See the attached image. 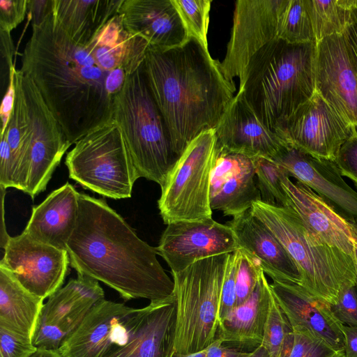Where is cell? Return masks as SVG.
<instances>
[{
  "label": "cell",
  "instance_id": "5bb4252c",
  "mask_svg": "<svg viewBox=\"0 0 357 357\" xmlns=\"http://www.w3.org/2000/svg\"><path fill=\"white\" fill-rule=\"evenodd\" d=\"M3 249L0 267L31 293L45 299L61 288L70 264L66 250L36 241L24 232L10 237Z\"/></svg>",
  "mask_w": 357,
  "mask_h": 357
},
{
  "label": "cell",
  "instance_id": "4dcf8cb0",
  "mask_svg": "<svg viewBox=\"0 0 357 357\" xmlns=\"http://www.w3.org/2000/svg\"><path fill=\"white\" fill-rule=\"evenodd\" d=\"M15 100L8 126L1 137L6 139L13 157L16 188L25 192L28 174L29 126L26 106L20 82L15 77Z\"/></svg>",
  "mask_w": 357,
  "mask_h": 357
},
{
  "label": "cell",
  "instance_id": "8fae6325",
  "mask_svg": "<svg viewBox=\"0 0 357 357\" xmlns=\"http://www.w3.org/2000/svg\"><path fill=\"white\" fill-rule=\"evenodd\" d=\"M355 126L345 121L315 90L275 128L287 144L314 157L335 161Z\"/></svg>",
  "mask_w": 357,
  "mask_h": 357
},
{
  "label": "cell",
  "instance_id": "836d02e7",
  "mask_svg": "<svg viewBox=\"0 0 357 357\" xmlns=\"http://www.w3.org/2000/svg\"><path fill=\"white\" fill-rule=\"evenodd\" d=\"M293 342L292 327L272 292L261 345L270 357H287Z\"/></svg>",
  "mask_w": 357,
  "mask_h": 357
},
{
  "label": "cell",
  "instance_id": "6f0895ef",
  "mask_svg": "<svg viewBox=\"0 0 357 357\" xmlns=\"http://www.w3.org/2000/svg\"><path fill=\"white\" fill-rule=\"evenodd\" d=\"M206 349L200 351L190 353V354H181L174 352L172 357H206Z\"/></svg>",
  "mask_w": 357,
  "mask_h": 357
},
{
  "label": "cell",
  "instance_id": "5b68a950",
  "mask_svg": "<svg viewBox=\"0 0 357 357\" xmlns=\"http://www.w3.org/2000/svg\"><path fill=\"white\" fill-rule=\"evenodd\" d=\"M252 213L280 241L296 264L301 286L329 305L347 288L356 286L352 256L314 235L290 206L255 202Z\"/></svg>",
  "mask_w": 357,
  "mask_h": 357
},
{
  "label": "cell",
  "instance_id": "e0dca14e",
  "mask_svg": "<svg viewBox=\"0 0 357 357\" xmlns=\"http://www.w3.org/2000/svg\"><path fill=\"white\" fill-rule=\"evenodd\" d=\"M288 205L301 217L307 229L324 243L352 256L357 239L356 219L337 209L311 188L289 176L282 181Z\"/></svg>",
  "mask_w": 357,
  "mask_h": 357
},
{
  "label": "cell",
  "instance_id": "b9f144b4",
  "mask_svg": "<svg viewBox=\"0 0 357 357\" xmlns=\"http://www.w3.org/2000/svg\"><path fill=\"white\" fill-rule=\"evenodd\" d=\"M26 13L27 0H0V31L11 33Z\"/></svg>",
  "mask_w": 357,
  "mask_h": 357
},
{
  "label": "cell",
  "instance_id": "484cf974",
  "mask_svg": "<svg viewBox=\"0 0 357 357\" xmlns=\"http://www.w3.org/2000/svg\"><path fill=\"white\" fill-rule=\"evenodd\" d=\"M96 304L68 284L60 288L43 306L33 344L37 348L59 349Z\"/></svg>",
  "mask_w": 357,
  "mask_h": 357
},
{
  "label": "cell",
  "instance_id": "cb8c5ba5",
  "mask_svg": "<svg viewBox=\"0 0 357 357\" xmlns=\"http://www.w3.org/2000/svg\"><path fill=\"white\" fill-rule=\"evenodd\" d=\"M128 342L107 357H172L176 323L174 295L150 302Z\"/></svg>",
  "mask_w": 357,
  "mask_h": 357
},
{
  "label": "cell",
  "instance_id": "7402d4cb",
  "mask_svg": "<svg viewBox=\"0 0 357 357\" xmlns=\"http://www.w3.org/2000/svg\"><path fill=\"white\" fill-rule=\"evenodd\" d=\"M119 15L125 28L150 47H173L189 38L172 0H123Z\"/></svg>",
  "mask_w": 357,
  "mask_h": 357
},
{
  "label": "cell",
  "instance_id": "db71d44e",
  "mask_svg": "<svg viewBox=\"0 0 357 357\" xmlns=\"http://www.w3.org/2000/svg\"><path fill=\"white\" fill-rule=\"evenodd\" d=\"M1 228H0V245L1 248H4L9 241L10 236L6 231L4 220V197L6 195V189L1 187Z\"/></svg>",
  "mask_w": 357,
  "mask_h": 357
},
{
  "label": "cell",
  "instance_id": "d4e9b609",
  "mask_svg": "<svg viewBox=\"0 0 357 357\" xmlns=\"http://www.w3.org/2000/svg\"><path fill=\"white\" fill-rule=\"evenodd\" d=\"M79 195L69 183L52 191L39 205L33 207L22 232L36 241L66 250L77 221Z\"/></svg>",
  "mask_w": 357,
  "mask_h": 357
},
{
  "label": "cell",
  "instance_id": "9a60e30c",
  "mask_svg": "<svg viewBox=\"0 0 357 357\" xmlns=\"http://www.w3.org/2000/svg\"><path fill=\"white\" fill-rule=\"evenodd\" d=\"M240 248L231 227L212 218L167 225L156 248L172 273L181 271L199 260L232 253Z\"/></svg>",
  "mask_w": 357,
  "mask_h": 357
},
{
  "label": "cell",
  "instance_id": "277c9868",
  "mask_svg": "<svg viewBox=\"0 0 357 357\" xmlns=\"http://www.w3.org/2000/svg\"><path fill=\"white\" fill-rule=\"evenodd\" d=\"M316 43L291 44L276 38L250 59L239 79L242 92L259 120L275 132L316 90Z\"/></svg>",
  "mask_w": 357,
  "mask_h": 357
},
{
  "label": "cell",
  "instance_id": "6da1fadb",
  "mask_svg": "<svg viewBox=\"0 0 357 357\" xmlns=\"http://www.w3.org/2000/svg\"><path fill=\"white\" fill-rule=\"evenodd\" d=\"M21 63L20 70L34 83L71 144L113 121L114 97L130 75L101 68L52 14L32 26Z\"/></svg>",
  "mask_w": 357,
  "mask_h": 357
},
{
  "label": "cell",
  "instance_id": "ba28073f",
  "mask_svg": "<svg viewBox=\"0 0 357 357\" xmlns=\"http://www.w3.org/2000/svg\"><path fill=\"white\" fill-rule=\"evenodd\" d=\"M69 177L114 199L131 197L138 179L123 135L112 121L88 133L66 155Z\"/></svg>",
  "mask_w": 357,
  "mask_h": 357
},
{
  "label": "cell",
  "instance_id": "816d5d0a",
  "mask_svg": "<svg viewBox=\"0 0 357 357\" xmlns=\"http://www.w3.org/2000/svg\"><path fill=\"white\" fill-rule=\"evenodd\" d=\"M345 357H357V326L342 324Z\"/></svg>",
  "mask_w": 357,
  "mask_h": 357
},
{
  "label": "cell",
  "instance_id": "4316f807",
  "mask_svg": "<svg viewBox=\"0 0 357 357\" xmlns=\"http://www.w3.org/2000/svg\"><path fill=\"white\" fill-rule=\"evenodd\" d=\"M149 43L130 33L119 15L110 19L86 45L92 56L103 70L123 69L133 73L144 61Z\"/></svg>",
  "mask_w": 357,
  "mask_h": 357
},
{
  "label": "cell",
  "instance_id": "9f6ffc18",
  "mask_svg": "<svg viewBox=\"0 0 357 357\" xmlns=\"http://www.w3.org/2000/svg\"><path fill=\"white\" fill-rule=\"evenodd\" d=\"M248 357H270L268 351L261 344L255 348Z\"/></svg>",
  "mask_w": 357,
  "mask_h": 357
},
{
  "label": "cell",
  "instance_id": "c3c4849f",
  "mask_svg": "<svg viewBox=\"0 0 357 357\" xmlns=\"http://www.w3.org/2000/svg\"><path fill=\"white\" fill-rule=\"evenodd\" d=\"M53 12V0H27V13L31 26L43 24Z\"/></svg>",
  "mask_w": 357,
  "mask_h": 357
},
{
  "label": "cell",
  "instance_id": "f5cc1de1",
  "mask_svg": "<svg viewBox=\"0 0 357 357\" xmlns=\"http://www.w3.org/2000/svg\"><path fill=\"white\" fill-rule=\"evenodd\" d=\"M344 36L354 61L357 76V20L356 15L353 23L347 28Z\"/></svg>",
  "mask_w": 357,
  "mask_h": 357
},
{
  "label": "cell",
  "instance_id": "4fadbf2b",
  "mask_svg": "<svg viewBox=\"0 0 357 357\" xmlns=\"http://www.w3.org/2000/svg\"><path fill=\"white\" fill-rule=\"evenodd\" d=\"M282 0H238L233 26L220 68L233 82L243 77L251 57L265 45L278 38V20Z\"/></svg>",
  "mask_w": 357,
  "mask_h": 357
},
{
  "label": "cell",
  "instance_id": "ab89813d",
  "mask_svg": "<svg viewBox=\"0 0 357 357\" xmlns=\"http://www.w3.org/2000/svg\"><path fill=\"white\" fill-rule=\"evenodd\" d=\"M341 175L351 179L357 189V126L340 148L335 160Z\"/></svg>",
  "mask_w": 357,
  "mask_h": 357
},
{
  "label": "cell",
  "instance_id": "f35d334b",
  "mask_svg": "<svg viewBox=\"0 0 357 357\" xmlns=\"http://www.w3.org/2000/svg\"><path fill=\"white\" fill-rule=\"evenodd\" d=\"M37 349L32 340L0 326V357H29Z\"/></svg>",
  "mask_w": 357,
  "mask_h": 357
},
{
  "label": "cell",
  "instance_id": "d6a6232c",
  "mask_svg": "<svg viewBox=\"0 0 357 357\" xmlns=\"http://www.w3.org/2000/svg\"><path fill=\"white\" fill-rule=\"evenodd\" d=\"M278 38L291 44L315 43L305 0H282Z\"/></svg>",
  "mask_w": 357,
  "mask_h": 357
},
{
  "label": "cell",
  "instance_id": "44dd1931",
  "mask_svg": "<svg viewBox=\"0 0 357 357\" xmlns=\"http://www.w3.org/2000/svg\"><path fill=\"white\" fill-rule=\"evenodd\" d=\"M272 292L291 327H302L331 347L344 349L341 323L331 305L297 284L273 281Z\"/></svg>",
  "mask_w": 357,
  "mask_h": 357
},
{
  "label": "cell",
  "instance_id": "f1b7e54d",
  "mask_svg": "<svg viewBox=\"0 0 357 357\" xmlns=\"http://www.w3.org/2000/svg\"><path fill=\"white\" fill-rule=\"evenodd\" d=\"M123 0H53L54 20L75 43L86 46L119 14Z\"/></svg>",
  "mask_w": 357,
  "mask_h": 357
},
{
  "label": "cell",
  "instance_id": "7c38bea8",
  "mask_svg": "<svg viewBox=\"0 0 357 357\" xmlns=\"http://www.w3.org/2000/svg\"><path fill=\"white\" fill-rule=\"evenodd\" d=\"M146 310L104 299L92 307L58 350L63 357H107L128 342Z\"/></svg>",
  "mask_w": 357,
  "mask_h": 357
},
{
  "label": "cell",
  "instance_id": "83f0119b",
  "mask_svg": "<svg viewBox=\"0 0 357 357\" xmlns=\"http://www.w3.org/2000/svg\"><path fill=\"white\" fill-rule=\"evenodd\" d=\"M271 296L270 283L263 271L249 298L234 307L220 322L217 339L223 344L255 348L261 345Z\"/></svg>",
  "mask_w": 357,
  "mask_h": 357
},
{
  "label": "cell",
  "instance_id": "91938a15",
  "mask_svg": "<svg viewBox=\"0 0 357 357\" xmlns=\"http://www.w3.org/2000/svg\"><path fill=\"white\" fill-rule=\"evenodd\" d=\"M356 20H357V12H356Z\"/></svg>",
  "mask_w": 357,
  "mask_h": 357
},
{
  "label": "cell",
  "instance_id": "e575fe53",
  "mask_svg": "<svg viewBox=\"0 0 357 357\" xmlns=\"http://www.w3.org/2000/svg\"><path fill=\"white\" fill-rule=\"evenodd\" d=\"M253 160L261 201L268 204L287 207L289 199L282 181L289 176L287 173L270 159L259 157Z\"/></svg>",
  "mask_w": 357,
  "mask_h": 357
},
{
  "label": "cell",
  "instance_id": "ee69618b",
  "mask_svg": "<svg viewBox=\"0 0 357 357\" xmlns=\"http://www.w3.org/2000/svg\"><path fill=\"white\" fill-rule=\"evenodd\" d=\"M0 186L5 189L16 188L15 171L8 144L1 137L0 144Z\"/></svg>",
  "mask_w": 357,
  "mask_h": 357
},
{
  "label": "cell",
  "instance_id": "f546056e",
  "mask_svg": "<svg viewBox=\"0 0 357 357\" xmlns=\"http://www.w3.org/2000/svg\"><path fill=\"white\" fill-rule=\"evenodd\" d=\"M44 300L0 267L1 327L32 340Z\"/></svg>",
  "mask_w": 357,
  "mask_h": 357
},
{
  "label": "cell",
  "instance_id": "3957f363",
  "mask_svg": "<svg viewBox=\"0 0 357 357\" xmlns=\"http://www.w3.org/2000/svg\"><path fill=\"white\" fill-rule=\"evenodd\" d=\"M143 68L180 157L202 132L214 129L234 98L236 87L220 63L194 37L169 48L149 46Z\"/></svg>",
  "mask_w": 357,
  "mask_h": 357
},
{
  "label": "cell",
  "instance_id": "9c48e42d",
  "mask_svg": "<svg viewBox=\"0 0 357 357\" xmlns=\"http://www.w3.org/2000/svg\"><path fill=\"white\" fill-rule=\"evenodd\" d=\"M217 149L215 129L202 132L186 147L161 188L158 201L167 225L212 218L211 174Z\"/></svg>",
  "mask_w": 357,
  "mask_h": 357
},
{
  "label": "cell",
  "instance_id": "680465c9",
  "mask_svg": "<svg viewBox=\"0 0 357 357\" xmlns=\"http://www.w3.org/2000/svg\"><path fill=\"white\" fill-rule=\"evenodd\" d=\"M356 228H357V220H356ZM352 257L355 264L356 275V287H357V239L354 243V251Z\"/></svg>",
  "mask_w": 357,
  "mask_h": 357
},
{
  "label": "cell",
  "instance_id": "52a82bcc",
  "mask_svg": "<svg viewBox=\"0 0 357 357\" xmlns=\"http://www.w3.org/2000/svg\"><path fill=\"white\" fill-rule=\"evenodd\" d=\"M229 254L199 260L172 273L176 305L174 352L200 351L217 339L222 288Z\"/></svg>",
  "mask_w": 357,
  "mask_h": 357
},
{
  "label": "cell",
  "instance_id": "74e56055",
  "mask_svg": "<svg viewBox=\"0 0 357 357\" xmlns=\"http://www.w3.org/2000/svg\"><path fill=\"white\" fill-rule=\"evenodd\" d=\"M237 260L238 255L236 251L229 255L222 288L219 324L234 309L236 305Z\"/></svg>",
  "mask_w": 357,
  "mask_h": 357
},
{
  "label": "cell",
  "instance_id": "ffe728a7",
  "mask_svg": "<svg viewBox=\"0 0 357 357\" xmlns=\"http://www.w3.org/2000/svg\"><path fill=\"white\" fill-rule=\"evenodd\" d=\"M214 129L220 145L252 158L261 157L272 160L287 144L262 124L243 93L239 91Z\"/></svg>",
  "mask_w": 357,
  "mask_h": 357
},
{
  "label": "cell",
  "instance_id": "f907efd6",
  "mask_svg": "<svg viewBox=\"0 0 357 357\" xmlns=\"http://www.w3.org/2000/svg\"><path fill=\"white\" fill-rule=\"evenodd\" d=\"M305 357H345V355L344 349H335L318 340Z\"/></svg>",
  "mask_w": 357,
  "mask_h": 357
},
{
  "label": "cell",
  "instance_id": "7a4b0ae2",
  "mask_svg": "<svg viewBox=\"0 0 357 357\" xmlns=\"http://www.w3.org/2000/svg\"><path fill=\"white\" fill-rule=\"evenodd\" d=\"M66 251L77 273L102 282L126 301L156 302L173 295L174 281L158 260L156 248L139 238L104 199L79 192Z\"/></svg>",
  "mask_w": 357,
  "mask_h": 357
},
{
  "label": "cell",
  "instance_id": "ac0fdd59",
  "mask_svg": "<svg viewBox=\"0 0 357 357\" xmlns=\"http://www.w3.org/2000/svg\"><path fill=\"white\" fill-rule=\"evenodd\" d=\"M271 160L340 211L357 218V192L342 178L335 161L314 157L289 144Z\"/></svg>",
  "mask_w": 357,
  "mask_h": 357
},
{
  "label": "cell",
  "instance_id": "1f68e13d",
  "mask_svg": "<svg viewBox=\"0 0 357 357\" xmlns=\"http://www.w3.org/2000/svg\"><path fill=\"white\" fill-rule=\"evenodd\" d=\"M316 44L333 35H343L353 23L357 0H305Z\"/></svg>",
  "mask_w": 357,
  "mask_h": 357
},
{
  "label": "cell",
  "instance_id": "d6986e66",
  "mask_svg": "<svg viewBox=\"0 0 357 357\" xmlns=\"http://www.w3.org/2000/svg\"><path fill=\"white\" fill-rule=\"evenodd\" d=\"M258 200L261 197L253 158L230 151L217 142L210 188L212 210L234 217Z\"/></svg>",
  "mask_w": 357,
  "mask_h": 357
},
{
  "label": "cell",
  "instance_id": "30bf717a",
  "mask_svg": "<svg viewBox=\"0 0 357 357\" xmlns=\"http://www.w3.org/2000/svg\"><path fill=\"white\" fill-rule=\"evenodd\" d=\"M15 77L23 90L30 132L24 192L34 199L46 189L53 172L71 144L34 83L20 69H16Z\"/></svg>",
  "mask_w": 357,
  "mask_h": 357
},
{
  "label": "cell",
  "instance_id": "60d3db41",
  "mask_svg": "<svg viewBox=\"0 0 357 357\" xmlns=\"http://www.w3.org/2000/svg\"><path fill=\"white\" fill-rule=\"evenodd\" d=\"M335 317L343 324L357 326V287L346 289L337 302L331 306Z\"/></svg>",
  "mask_w": 357,
  "mask_h": 357
},
{
  "label": "cell",
  "instance_id": "2e32d148",
  "mask_svg": "<svg viewBox=\"0 0 357 357\" xmlns=\"http://www.w3.org/2000/svg\"><path fill=\"white\" fill-rule=\"evenodd\" d=\"M316 90L349 123L357 126V76L343 35L316 44Z\"/></svg>",
  "mask_w": 357,
  "mask_h": 357
},
{
  "label": "cell",
  "instance_id": "bcb514c9",
  "mask_svg": "<svg viewBox=\"0 0 357 357\" xmlns=\"http://www.w3.org/2000/svg\"><path fill=\"white\" fill-rule=\"evenodd\" d=\"M15 70L16 68L14 65L11 67L10 70L8 86L6 87L5 94L3 95L0 107V135L3 134L14 108L15 100Z\"/></svg>",
  "mask_w": 357,
  "mask_h": 357
},
{
  "label": "cell",
  "instance_id": "603a6c76",
  "mask_svg": "<svg viewBox=\"0 0 357 357\" xmlns=\"http://www.w3.org/2000/svg\"><path fill=\"white\" fill-rule=\"evenodd\" d=\"M241 248L257 259L272 280L301 284L299 270L280 241L251 212L233 217L227 223Z\"/></svg>",
  "mask_w": 357,
  "mask_h": 357
},
{
  "label": "cell",
  "instance_id": "681fc988",
  "mask_svg": "<svg viewBox=\"0 0 357 357\" xmlns=\"http://www.w3.org/2000/svg\"><path fill=\"white\" fill-rule=\"evenodd\" d=\"M250 352L226 347L216 339L206 348V357H248Z\"/></svg>",
  "mask_w": 357,
  "mask_h": 357
},
{
  "label": "cell",
  "instance_id": "f6af8a7d",
  "mask_svg": "<svg viewBox=\"0 0 357 357\" xmlns=\"http://www.w3.org/2000/svg\"><path fill=\"white\" fill-rule=\"evenodd\" d=\"M15 46L11 34L9 32L0 31V57H1V82L2 86L8 83L10 68L14 63L13 58Z\"/></svg>",
  "mask_w": 357,
  "mask_h": 357
},
{
  "label": "cell",
  "instance_id": "11a10c76",
  "mask_svg": "<svg viewBox=\"0 0 357 357\" xmlns=\"http://www.w3.org/2000/svg\"><path fill=\"white\" fill-rule=\"evenodd\" d=\"M29 357H63L58 349L38 348Z\"/></svg>",
  "mask_w": 357,
  "mask_h": 357
},
{
  "label": "cell",
  "instance_id": "8992f818",
  "mask_svg": "<svg viewBox=\"0 0 357 357\" xmlns=\"http://www.w3.org/2000/svg\"><path fill=\"white\" fill-rule=\"evenodd\" d=\"M113 121L123 135L137 178L161 187L179 156L148 85L143 63L128 75L115 96Z\"/></svg>",
  "mask_w": 357,
  "mask_h": 357
},
{
  "label": "cell",
  "instance_id": "7bdbcfd3",
  "mask_svg": "<svg viewBox=\"0 0 357 357\" xmlns=\"http://www.w3.org/2000/svg\"><path fill=\"white\" fill-rule=\"evenodd\" d=\"M67 284L96 303L105 299L104 291L98 280L89 275L77 273V278L69 280Z\"/></svg>",
  "mask_w": 357,
  "mask_h": 357
},
{
  "label": "cell",
  "instance_id": "d590c367",
  "mask_svg": "<svg viewBox=\"0 0 357 357\" xmlns=\"http://www.w3.org/2000/svg\"><path fill=\"white\" fill-rule=\"evenodd\" d=\"M189 37H194L208 48L207 33L211 0H172Z\"/></svg>",
  "mask_w": 357,
  "mask_h": 357
},
{
  "label": "cell",
  "instance_id": "7dc6e473",
  "mask_svg": "<svg viewBox=\"0 0 357 357\" xmlns=\"http://www.w3.org/2000/svg\"><path fill=\"white\" fill-rule=\"evenodd\" d=\"M294 342L287 357H305L318 340L309 331L302 327H292Z\"/></svg>",
  "mask_w": 357,
  "mask_h": 357
},
{
  "label": "cell",
  "instance_id": "8d00e7d4",
  "mask_svg": "<svg viewBox=\"0 0 357 357\" xmlns=\"http://www.w3.org/2000/svg\"><path fill=\"white\" fill-rule=\"evenodd\" d=\"M238 255L236 276V305L245 302L256 288L264 271L259 261L243 248L236 250Z\"/></svg>",
  "mask_w": 357,
  "mask_h": 357
}]
</instances>
